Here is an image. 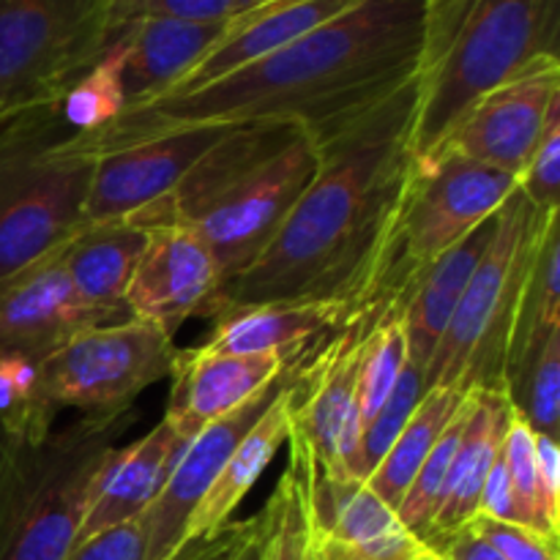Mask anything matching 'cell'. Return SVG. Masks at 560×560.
Listing matches in <instances>:
<instances>
[{
    "instance_id": "f1b7e54d",
    "label": "cell",
    "mask_w": 560,
    "mask_h": 560,
    "mask_svg": "<svg viewBox=\"0 0 560 560\" xmlns=\"http://www.w3.org/2000/svg\"><path fill=\"white\" fill-rule=\"evenodd\" d=\"M405 306H388L383 310L361 337L359 370H355V416L361 430L370 424L392 397L394 386L402 377L405 366L410 364L408 334L402 323Z\"/></svg>"
},
{
    "instance_id": "277c9868",
    "label": "cell",
    "mask_w": 560,
    "mask_h": 560,
    "mask_svg": "<svg viewBox=\"0 0 560 560\" xmlns=\"http://www.w3.org/2000/svg\"><path fill=\"white\" fill-rule=\"evenodd\" d=\"M560 0H430L410 135L427 162L485 93L541 58H560Z\"/></svg>"
},
{
    "instance_id": "603a6c76",
    "label": "cell",
    "mask_w": 560,
    "mask_h": 560,
    "mask_svg": "<svg viewBox=\"0 0 560 560\" xmlns=\"http://www.w3.org/2000/svg\"><path fill=\"white\" fill-rule=\"evenodd\" d=\"M509 419H512V402L503 388H474L470 392V413L465 421L463 438H459L457 454H454L452 470H448L441 506H438L430 528L419 539L427 550L463 530L476 517L481 487L490 474L492 459L501 452Z\"/></svg>"
},
{
    "instance_id": "ee69618b",
    "label": "cell",
    "mask_w": 560,
    "mask_h": 560,
    "mask_svg": "<svg viewBox=\"0 0 560 560\" xmlns=\"http://www.w3.org/2000/svg\"><path fill=\"white\" fill-rule=\"evenodd\" d=\"M262 539H266V509H260V525L235 560H262Z\"/></svg>"
},
{
    "instance_id": "3957f363",
    "label": "cell",
    "mask_w": 560,
    "mask_h": 560,
    "mask_svg": "<svg viewBox=\"0 0 560 560\" xmlns=\"http://www.w3.org/2000/svg\"><path fill=\"white\" fill-rule=\"evenodd\" d=\"M315 170L317 145L306 126H230L167 197L126 222L191 228L228 282L271 244Z\"/></svg>"
},
{
    "instance_id": "f6af8a7d",
    "label": "cell",
    "mask_w": 560,
    "mask_h": 560,
    "mask_svg": "<svg viewBox=\"0 0 560 560\" xmlns=\"http://www.w3.org/2000/svg\"><path fill=\"white\" fill-rule=\"evenodd\" d=\"M413 560H446V558H443V556H438V552L427 550V547H424V552H421V556H416Z\"/></svg>"
},
{
    "instance_id": "4dcf8cb0",
    "label": "cell",
    "mask_w": 560,
    "mask_h": 560,
    "mask_svg": "<svg viewBox=\"0 0 560 560\" xmlns=\"http://www.w3.org/2000/svg\"><path fill=\"white\" fill-rule=\"evenodd\" d=\"M468 413H470V394H468V399L463 402V408L457 410V416L448 421V427L443 430V435L438 438V443L432 446V452L427 454L424 465L419 468L413 485L408 487L402 503H399V509H397L399 523H402L405 528L416 536V539H421V536H424V530L430 528L432 517H435L438 506H441L443 490H446V481H448V470H452L454 454H457L459 438H463Z\"/></svg>"
},
{
    "instance_id": "7c38bea8",
    "label": "cell",
    "mask_w": 560,
    "mask_h": 560,
    "mask_svg": "<svg viewBox=\"0 0 560 560\" xmlns=\"http://www.w3.org/2000/svg\"><path fill=\"white\" fill-rule=\"evenodd\" d=\"M372 320V315L348 320L326 342L312 348L301 364L288 435L299 438L312 459L328 474L353 476L359 448L355 370L361 337Z\"/></svg>"
},
{
    "instance_id": "d6986e66",
    "label": "cell",
    "mask_w": 560,
    "mask_h": 560,
    "mask_svg": "<svg viewBox=\"0 0 560 560\" xmlns=\"http://www.w3.org/2000/svg\"><path fill=\"white\" fill-rule=\"evenodd\" d=\"M355 3L361 0H262L241 14L230 16L222 36L164 96L211 85V82L288 47L295 38L306 36L334 16L350 11Z\"/></svg>"
},
{
    "instance_id": "6da1fadb",
    "label": "cell",
    "mask_w": 560,
    "mask_h": 560,
    "mask_svg": "<svg viewBox=\"0 0 560 560\" xmlns=\"http://www.w3.org/2000/svg\"><path fill=\"white\" fill-rule=\"evenodd\" d=\"M416 98L413 74L353 113L306 126L315 175L262 255L224 282L219 315L273 301H342L353 317L375 315L377 260L416 167Z\"/></svg>"
},
{
    "instance_id": "836d02e7",
    "label": "cell",
    "mask_w": 560,
    "mask_h": 560,
    "mask_svg": "<svg viewBox=\"0 0 560 560\" xmlns=\"http://www.w3.org/2000/svg\"><path fill=\"white\" fill-rule=\"evenodd\" d=\"M421 397H424V372L410 361V364L405 366L399 383L394 386L392 397L383 402V408L377 410L375 419L361 430L353 463L355 479L366 481V476L375 470V465L386 457V452L392 448V443L397 441L402 427L408 424V419L413 416Z\"/></svg>"
},
{
    "instance_id": "2e32d148",
    "label": "cell",
    "mask_w": 560,
    "mask_h": 560,
    "mask_svg": "<svg viewBox=\"0 0 560 560\" xmlns=\"http://www.w3.org/2000/svg\"><path fill=\"white\" fill-rule=\"evenodd\" d=\"M288 470L304 492L312 536L345 541L381 560H413L424 545L399 523L397 512L355 476H337L312 459L299 438L288 435Z\"/></svg>"
},
{
    "instance_id": "4316f807",
    "label": "cell",
    "mask_w": 560,
    "mask_h": 560,
    "mask_svg": "<svg viewBox=\"0 0 560 560\" xmlns=\"http://www.w3.org/2000/svg\"><path fill=\"white\" fill-rule=\"evenodd\" d=\"M560 331V211L547 213L520 290L517 317L503 366L506 394L514 392L547 339Z\"/></svg>"
},
{
    "instance_id": "cb8c5ba5",
    "label": "cell",
    "mask_w": 560,
    "mask_h": 560,
    "mask_svg": "<svg viewBox=\"0 0 560 560\" xmlns=\"http://www.w3.org/2000/svg\"><path fill=\"white\" fill-rule=\"evenodd\" d=\"M148 233L126 219L85 222L63 244V268L82 304L107 323L126 320V290Z\"/></svg>"
},
{
    "instance_id": "83f0119b",
    "label": "cell",
    "mask_w": 560,
    "mask_h": 560,
    "mask_svg": "<svg viewBox=\"0 0 560 560\" xmlns=\"http://www.w3.org/2000/svg\"><path fill=\"white\" fill-rule=\"evenodd\" d=\"M468 399V394L452 392V388H427L424 397L416 405L413 416L408 419V424L402 427V432L397 435V441L392 443V448L386 452V457L375 465L370 476H366V485L370 490L381 498L386 506H392L394 512L402 503L405 492L413 485L416 474L424 465L427 454L432 452V446L438 443V438L443 435V430L448 427V421L457 416V410L463 408V402Z\"/></svg>"
},
{
    "instance_id": "d6a6232c",
    "label": "cell",
    "mask_w": 560,
    "mask_h": 560,
    "mask_svg": "<svg viewBox=\"0 0 560 560\" xmlns=\"http://www.w3.org/2000/svg\"><path fill=\"white\" fill-rule=\"evenodd\" d=\"M514 413L539 435H560V331L545 342L541 353L509 394Z\"/></svg>"
},
{
    "instance_id": "60d3db41",
    "label": "cell",
    "mask_w": 560,
    "mask_h": 560,
    "mask_svg": "<svg viewBox=\"0 0 560 560\" xmlns=\"http://www.w3.org/2000/svg\"><path fill=\"white\" fill-rule=\"evenodd\" d=\"M536 446V476H539V492L545 501L547 514L552 523L560 525V448L558 441L534 432Z\"/></svg>"
},
{
    "instance_id": "9a60e30c",
    "label": "cell",
    "mask_w": 560,
    "mask_h": 560,
    "mask_svg": "<svg viewBox=\"0 0 560 560\" xmlns=\"http://www.w3.org/2000/svg\"><path fill=\"white\" fill-rule=\"evenodd\" d=\"M304 359L306 353L301 359H295L293 364L284 366L282 375L273 383H268L249 402H244L241 408L222 416V419L206 424L184 443L178 457L170 465V474L164 479L162 490L156 492L151 506L140 517L142 528H145L148 560H173L178 556L180 547H184L186 523H189L191 512H195L197 503L202 501L208 487L213 485L217 474L222 470L224 459L233 454L241 438L252 430V424L277 399V394L293 381V375L301 370V361Z\"/></svg>"
},
{
    "instance_id": "74e56055",
    "label": "cell",
    "mask_w": 560,
    "mask_h": 560,
    "mask_svg": "<svg viewBox=\"0 0 560 560\" xmlns=\"http://www.w3.org/2000/svg\"><path fill=\"white\" fill-rule=\"evenodd\" d=\"M468 525L481 539L490 541L506 560H560V539H556V536L539 534V530L525 528V525L517 523L479 517V514Z\"/></svg>"
},
{
    "instance_id": "f35d334b",
    "label": "cell",
    "mask_w": 560,
    "mask_h": 560,
    "mask_svg": "<svg viewBox=\"0 0 560 560\" xmlns=\"http://www.w3.org/2000/svg\"><path fill=\"white\" fill-rule=\"evenodd\" d=\"M63 560H148L145 528L140 517L113 525L102 534L77 541Z\"/></svg>"
},
{
    "instance_id": "e575fe53",
    "label": "cell",
    "mask_w": 560,
    "mask_h": 560,
    "mask_svg": "<svg viewBox=\"0 0 560 560\" xmlns=\"http://www.w3.org/2000/svg\"><path fill=\"white\" fill-rule=\"evenodd\" d=\"M262 560H310V517L299 479L284 470L266 501Z\"/></svg>"
},
{
    "instance_id": "ac0fdd59",
    "label": "cell",
    "mask_w": 560,
    "mask_h": 560,
    "mask_svg": "<svg viewBox=\"0 0 560 560\" xmlns=\"http://www.w3.org/2000/svg\"><path fill=\"white\" fill-rule=\"evenodd\" d=\"M301 355H230L202 345L178 350L170 366V399L164 419L184 441H189L206 424L249 402Z\"/></svg>"
},
{
    "instance_id": "9c48e42d",
    "label": "cell",
    "mask_w": 560,
    "mask_h": 560,
    "mask_svg": "<svg viewBox=\"0 0 560 560\" xmlns=\"http://www.w3.org/2000/svg\"><path fill=\"white\" fill-rule=\"evenodd\" d=\"M124 0H0V115L55 104L118 38Z\"/></svg>"
},
{
    "instance_id": "d590c367",
    "label": "cell",
    "mask_w": 560,
    "mask_h": 560,
    "mask_svg": "<svg viewBox=\"0 0 560 560\" xmlns=\"http://www.w3.org/2000/svg\"><path fill=\"white\" fill-rule=\"evenodd\" d=\"M520 195L541 211L560 208V104L547 118L539 145L517 178Z\"/></svg>"
},
{
    "instance_id": "e0dca14e",
    "label": "cell",
    "mask_w": 560,
    "mask_h": 560,
    "mask_svg": "<svg viewBox=\"0 0 560 560\" xmlns=\"http://www.w3.org/2000/svg\"><path fill=\"white\" fill-rule=\"evenodd\" d=\"M63 244L0 279V355L42 364L74 334L107 326L71 288L63 268Z\"/></svg>"
},
{
    "instance_id": "7a4b0ae2",
    "label": "cell",
    "mask_w": 560,
    "mask_h": 560,
    "mask_svg": "<svg viewBox=\"0 0 560 560\" xmlns=\"http://www.w3.org/2000/svg\"><path fill=\"white\" fill-rule=\"evenodd\" d=\"M430 0H361L288 47L189 93L126 107L102 131L162 126H317L419 71Z\"/></svg>"
},
{
    "instance_id": "484cf974",
    "label": "cell",
    "mask_w": 560,
    "mask_h": 560,
    "mask_svg": "<svg viewBox=\"0 0 560 560\" xmlns=\"http://www.w3.org/2000/svg\"><path fill=\"white\" fill-rule=\"evenodd\" d=\"M498 213L481 222L470 235H465L459 244L443 252L438 260H432L416 279L413 290L408 295V304L402 310L405 334H408L410 361L427 372L443 334H446L448 320L485 255L487 244L495 233Z\"/></svg>"
},
{
    "instance_id": "ab89813d",
    "label": "cell",
    "mask_w": 560,
    "mask_h": 560,
    "mask_svg": "<svg viewBox=\"0 0 560 560\" xmlns=\"http://www.w3.org/2000/svg\"><path fill=\"white\" fill-rule=\"evenodd\" d=\"M257 525H260V512L255 517L233 520L213 536H206L195 545H186L173 560H235L246 547V541L252 539Z\"/></svg>"
},
{
    "instance_id": "52a82bcc",
    "label": "cell",
    "mask_w": 560,
    "mask_h": 560,
    "mask_svg": "<svg viewBox=\"0 0 560 560\" xmlns=\"http://www.w3.org/2000/svg\"><path fill=\"white\" fill-rule=\"evenodd\" d=\"M560 211V208H550ZM525 200L520 189L498 211L492 241L487 244L446 334L424 372L427 388H452L470 394L474 388H503L509 339L517 317L520 290L530 255L539 241L547 213Z\"/></svg>"
},
{
    "instance_id": "1f68e13d",
    "label": "cell",
    "mask_w": 560,
    "mask_h": 560,
    "mask_svg": "<svg viewBox=\"0 0 560 560\" xmlns=\"http://www.w3.org/2000/svg\"><path fill=\"white\" fill-rule=\"evenodd\" d=\"M503 459H506L509 487H512L514 523L560 539V525L550 520L539 492L534 430L525 424L523 416L514 413V408L506 427V435H503Z\"/></svg>"
},
{
    "instance_id": "b9f144b4",
    "label": "cell",
    "mask_w": 560,
    "mask_h": 560,
    "mask_svg": "<svg viewBox=\"0 0 560 560\" xmlns=\"http://www.w3.org/2000/svg\"><path fill=\"white\" fill-rule=\"evenodd\" d=\"M432 552H438V556L446 560H506L490 541L481 539L470 525H465L463 530H457L448 539H443L441 545L432 547Z\"/></svg>"
},
{
    "instance_id": "8fae6325",
    "label": "cell",
    "mask_w": 560,
    "mask_h": 560,
    "mask_svg": "<svg viewBox=\"0 0 560 560\" xmlns=\"http://www.w3.org/2000/svg\"><path fill=\"white\" fill-rule=\"evenodd\" d=\"M230 126H162L98 131V156L85 197V222L131 219L167 197Z\"/></svg>"
},
{
    "instance_id": "5b68a950",
    "label": "cell",
    "mask_w": 560,
    "mask_h": 560,
    "mask_svg": "<svg viewBox=\"0 0 560 560\" xmlns=\"http://www.w3.org/2000/svg\"><path fill=\"white\" fill-rule=\"evenodd\" d=\"M137 419L131 405L113 413H82L60 430L0 421V560L69 556L93 476Z\"/></svg>"
},
{
    "instance_id": "ffe728a7",
    "label": "cell",
    "mask_w": 560,
    "mask_h": 560,
    "mask_svg": "<svg viewBox=\"0 0 560 560\" xmlns=\"http://www.w3.org/2000/svg\"><path fill=\"white\" fill-rule=\"evenodd\" d=\"M184 443L186 441L175 432V427L167 419H162L148 435L137 438L120 448L115 446L93 476L77 541L102 534L113 525L142 517V512L151 506L156 492L162 490L170 465L178 457Z\"/></svg>"
},
{
    "instance_id": "44dd1931",
    "label": "cell",
    "mask_w": 560,
    "mask_h": 560,
    "mask_svg": "<svg viewBox=\"0 0 560 560\" xmlns=\"http://www.w3.org/2000/svg\"><path fill=\"white\" fill-rule=\"evenodd\" d=\"M348 320L353 312L342 301H273L222 312L200 345L230 355H301Z\"/></svg>"
},
{
    "instance_id": "8d00e7d4",
    "label": "cell",
    "mask_w": 560,
    "mask_h": 560,
    "mask_svg": "<svg viewBox=\"0 0 560 560\" xmlns=\"http://www.w3.org/2000/svg\"><path fill=\"white\" fill-rule=\"evenodd\" d=\"M262 0H124L120 20H142V16H170L186 22H224Z\"/></svg>"
},
{
    "instance_id": "30bf717a",
    "label": "cell",
    "mask_w": 560,
    "mask_h": 560,
    "mask_svg": "<svg viewBox=\"0 0 560 560\" xmlns=\"http://www.w3.org/2000/svg\"><path fill=\"white\" fill-rule=\"evenodd\" d=\"M175 353V337L126 317L74 334L38 364V381L47 402L58 410L113 413L131 408L148 386L170 377Z\"/></svg>"
},
{
    "instance_id": "ba28073f",
    "label": "cell",
    "mask_w": 560,
    "mask_h": 560,
    "mask_svg": "<svg viewBox=\"0 0 560 560\" xmlns=\"http://www.w3.org/2000/svg\"><path fill=\"white\" fill-rule=\"evenodd\" d=\"M517 189L514 175L459 153H438L430 162H416L377 260L375 310L405 306L419 273L495 217Z\"/></svg>"
},
{
    "instance_id": "5bb4252c",
    "label": "cell",
    "mask_w": 560,
    "mask_h": 560,
    "mask_svg": "<svg viewBox=\"0 0 560 560\" xmlns=\"http://www.w3.org/2000/svg\"><path fill=\"white\" fill-rule=\"evenodd\" d=\"M558 104L560 58H541L495 91L485 93L459 118L438 153H459L520 178Z\"/></svg>"
},
{
    "instance_id": "f546056e",
    "label": "cell",
    "mask_w": 560,
    "mask_h": 560,
    "mask_svg": "<svg viewBox=\"0 0 560 560\" xmlns=\"http://www.w3.org/2000/svg\"><path fill=\"white\" fill-rule=\"evenodd\" d=\"M120 66H124V47H120V38H115L102 60L63 93L58 109L71 129L102 131L118 120V115L126 109Z\"/></svg>"
},
{
    "instance_id": "bcb514c9",
    "label": "cell",
    "mask_w": 560,
    "mask_h": 560,
    "mask_svg": "<svg viewBox=\"0 0 560 560\" xmlns=\"http://www.w3.org/2000/svg\"><path fill=\"white\" fill-rule=\"evenodd\" d=\"M5 118H9V115H0V120H5Z\"/></svg>"
},
{
    "instance_id": "d4e9b609",
    "label": "cell",
    "mask_w": 560,
    "mask_h": 560,
    "mask_svg": "<svg viewBox=\"0 0 560 560\" xmlns=\"http://www.w3.org/2000/svg\"><path fill=\"white\" fill-rule=\"evenodd\" d=\"M301 364H304V361H301ZM299 377L301 370L295 372L293 381L277 394V399L262 410L260 419H257L255 424H252V430L241 438V443L233 448V454L224 459L222 470H219L213 485L208 487V492L202 495V501L197 503L195 512H191L189 523H186L184 547L195 545V541L206 539V536H213L217 530H222L224 525L233 523V512L241 506V501L249 495V490L257 485V479L266 474L271 459L277 457L279 446L288 441L290 408H293ZM184 547H180V550H184Z\"/></svg>"
},
{
    "instance_id": "8992f818",
    "label": "cell",
    "mask_w": 560,
    "mask_h": 560,
    "mask_svg": "<svg viewBox=\"0 0 560 560\" xmlns=\"http://www.w3.org/2000/svg\"><path fill=\"white\" fill-rule=\"evenodd\" d=\"M98 131H74L58 102L0 120V279L82 228Z\"/></svg>"
},
{
    "instance_id": "7bdbcfd3",
    "label": "cell",
    "mask_w": 560,
    "mask_h": 560,
    "mask_svg": "<svg viewBox=\"0 0 560 560\" xmlns=\"http://www.w3.org/2000/svg\"><path fill=\"white\" fill-rule=\"evenodd\" d=\"M310 560H381V558L366 556V552L355 550V547L345 545V541L310 534Z\"/></svg>"
},
{
    "instance_id": "4fadbf2b",
    "label": "cell",
    "mask_w": 560,
    "mask_h": 560,
    "mask_svg": "<svg viewBox=\"0 0 560 560\" xmlns=\"http://www.w3.org/2000/svg\"><path fill=\"white\" fill-rule=\"evenodd\" d=\"M148 241L126 290V315L175 337L189 317L219 315L224 273L206 241L184 224L145 228Z\"/></svg>"
},
{
    "instance_id": "7402d4cb",
    "label": "cell",
    "mask_w": 560,
    "mask_h": 560,
    "mask_svg": "<svg viewBox=\"0 0 560 560\" xmlns=\"http://www.w3.org/2000/svg\"><path fill=\"white\" fill-rule=\"evenodd\" d=\"M224 27L228 20L186 22L170 16H142L126 22L118 33L124 47L120 85L126 107L164 96L222 36Z\"/></svg>"
}]
</instances>
